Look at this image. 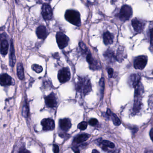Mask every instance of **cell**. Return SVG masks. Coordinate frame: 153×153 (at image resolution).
<instances>
[{
  "mask_svg": "<svg viewBox=\"0 0 153 153\" xmlns=\"http://www.w3.org/2000/svg\"><path fill=\"white\" fill-rule=\"evenodd\" d=\"M140 78L138 75L136 74H131L129 77L128 84L131 88H135L140 84Z\"/></svg>",
  "mask_w": 153,
  "mask_h": 153,
  "instance_id": "7c38bea8",
  "label": "cell"
},
{
  "mask_svg": "<svg viewBox=\"0 0 153 153\" xmlns=\"http://www.w3.org/2000/svg\"><path fill=\"white\" fill-rule=\"evenodd\" d=\"M149 136H150V137L151 138V140L153 142V128H152L150 130V132H149Z\"/></svg>",
  "mask_w": 153,
  "mask_h": 153,
  "instance_id": "e575fe53",
  "label": "cell"
},
{
  "mask_svg": "<svg viewBox=\"0 0 153 153\" xmlns=\"http://www.w3.org/2000/svg\"><path fill=\"white\" fill-rule=\"evenodd\" d=\"M104 57L105 59L110 63H113L116 59V56L114 55V53L112 50L108 49L104 53Z\"/></svg>",
  "mask_w": 153,
  "mask_h": 153,
  "instance_id": "d6986e66",
  "label": "cell"
},
{
  "mask_svg": "<svg viewBox=\"0 0 153 153\" xmlns=\"http://www.w3.org/2000/svg\"><path fill=\"white\" fill-rule=\"evenodd\" d=\"M36 34L38 38L45 40L48 36L47 29L45 26L41 25L38 27L36 30Z\"/></svg>",
  "mask_w": 153,
  "mask_h": 153,
  "instance_id": "9a60e30c",
  "label": "cell"
},
{
  "mask_svg": "<svg viewBox=\"0 0 153 153\" xmlns=\"http://www.w3.org/2000/svg\"><path fill=\"white\" fill-rule=\"evenodd\" d=\"M147 57L144 55L138 56L134 61V67L136 69L142 70L145 68L147 63Z\"/></svg>",
  "mask_w": 153,
  "mask_h": 153,
  "instance_id": "8992f818",
  "label": "cell"
},
{
  "mask_svg": "<svg viewBox=\"0 0 153 153\" xmlns=\"http://www.w3.org/2000/svg\"><path fill=\"white\" fill-rule=\"evenodd\" d=\"M114 36L111 33L108 31H106L104 33L103 39V42L105 45H108L112 44L113 43Z\"/></svg>",
  "mask_w": 153,
  "mask_h": 153,
  "instance_id": "ac0fdd59",
  "label": "cell"
},
{
  "mask_svg": "<svg viewBox=\"0 0 153 153\" xmlns=\"http://www.w3.org/2000/svg\"><path fill=\"white\" fill-rule=\"evenodd\" d=\"M9 43L7 40L3 39L1 42V53L3 56H6L7 53L9 49Z\"/></svg>",
  "mask_w": 153,
  "mask_h": 153,
  "instance_id": "ffe728a7",
  "label": "cell"
},
{
  "mask_svg": "<svg viewBox=\"0 0 153 153\" xmlns=\"http://www.w3.org/2000/svg\"><path fill=\"white\" fill-rule=\"evenodd\" d=\"M87 61L88 62L90 66V69L92 70L98 69L100 68V66L98 65V62L92 57L90 52L87 54Z\"/></svg>",
  "mask_w": 153,
  "mask_h": 153,
  "instance_id": "2e32d148",
  "label": "cell"
},
{
  "mask_svg": "<svg viewBox=\"0 0 153 153\" xmlns=\"http://www.w3.org/2000/svg\"><path fill=\"white\" fill-rule=\"evenodd\" d=\"M99 85L100 88V93H101V97L102 98L103 96L104 90L105 88V80L103 77H102L100 79Z\"/></svg>",
  "mask_w": 153,
  "mask_h": 153,
  "instance_id": "4316f807",
  "label": "cell"
},
{
  "mask_svg": "<svg viewBox=\"0 0 153 153\" xmlns=\"http://www.w3.org/2000/svg\"><path fill=\"white\" fill-rule=\"evenodd\" d=\"M111 119L112 120L113 123L115 126H119L121 124L120 120L118 116L115 114L112 113Z\"/></svg>",
  "mask_w": 153,
  "mask_h": 153,
  "instance_id": "484cf974",
  "label": "cell"
},
{
  "mask_svg": "<svg viewBox=\"0 0 153 153\" xmlns=\"http://www.w3.org/2000/svg\"><path fill=\"white\" fill-rule=\"evenodd\" d=\"M28 113H29V107H28V105H27V103L25 101V103H24L23 109H22V115H23L24 117L27 118L28 116Z\"/></svg>",
  "mask_w": 153,
  "mask_h": 153,
  "instance_id": "d4e9b609",
  "label": "cell"
},
{
  "mask_svg": "<svg viewBox=\"0 0 153 153\" xmlns=\"http://www.w3.org/2000/svg\"><path fill=\"white\" fill-rule=\"evenodd\" d=\"M132 13V8L128 5H124L121 8L120 13L118 14V17L122 21L125 22L131 18Z\"/></svg>",
  "mask_w": 153,
  "mask_h": 153,
  "instance_id": "277c9868",
  "label": "cell"
},
{
  "mask_svg": "<svg viewBox=\"0 0 153 153\" xmlns=\"http://www.w3.org/2000/svg\"><path fill=\"white\" fill-rule=\"evenodd\" d=\"M53 151L54 153H59V146L56 144H54L53 145Z\"/></svg>",
  "mask_w": 153,
  "mask_h": 153,
  "instance_id": "d6a6232c",
  "label": "cell"
},
{
  "mask_svg": "<svg viewBox=\"0 0 153 153\" xmlns=\"http://www.w3.org/2000/svg\"><path fill=\"white\" fill-rule=\"evenodd\" d=\"M10 65L12 68L15 66L16 62V55H15V49L12 40L10 41Z\"/></svg>",
  "mask_w": 153,
  "mask_h": 153,
  "instance_id": "e0dca14e",
  "label": "cell"
},
{
  "mask_svg": "<svg viewBox=\"0 0 153 153\" xmlns=\"http://www.w3.org/2000/svg\"><path fill=\"white\" fill-rule=\"evenodd\" d=\"M100 146L104 151H107L108 148L113 149L114 147V144L111 141L107 140H103L100 142Z\"/></svg>",
  "mask_w": 153,
  "mask_h": 153,
  "instance_id": "44dd1931",
  "label": "cell"
},
{
  "mask_svg": "<svg viewBox=\"0 0 153 153\" xmlns=\"http://www.w3.org/2000/svg\"><path fill=\"white\" fill-rule=\"evenodd\" d=\"M32 69L37 73H41L43 71L42 67L40 66V65H37V64L33 65L32 66Z\"/></svg>",
  "mask_w": 153,
  "mask_h": 153,
  "instance_id": "f1b7e54d",
  "label": "cell"
},
{
  "mask_svg": "<svg viewBox=\"0 0 153 153\" xmlns=\"http://www.w3.org/2000/svg\"><path fill=\"white\" fill-rule=\"evenodd\" d=\"M79 47H80L81 51H82L84 53H86V54H87L88 53H89L88 49L85 45L83 42H79Z\"/></svg>",
  "mask_w": 153,
  "mask_h": 153,
  "instance_id": "83f0119b",
  "label": "cell"
},
{
  "mask_svg": "<svg viewBox=\"0 0 153 153\" xmlns=\"http://www.w3.org/2000/svg\"><path fill=\"white\" fill-rule=\"evenodd\" d=\"M56 39L58 46L59 49H64L68 45L69 39L62 32H58L57 33Z\"/></svg>",
  "mask_w": 153,
  "mask_h": 153,
  "instance_id": "5b68a950",
  "label": "cell"
},
{
  "mask_svg": "<svg viewBox=\"0 0 153 153\" xmlns=\"http://www.w3.org/2000/svg\"><path fill=\"white\" fill-rule=\"evenodd\" d=\"M92 152H93V153H99V151H97L96 149H94L93 151H92Z\"/></svg>",
  "mask_w": 153,
  "mask_h": 153,
  "instance_id": "74e56055",
  "label": "cell"
},
{
  "mask_svg": "<svg viewBox=\"0 0 153 153\" xmlns=\"http://www.w3.org/2000/svg\"><path fill=\"white\" fill-rule=\"evenodd\" d=\"M98 123V120L96 119L93 118L90 119L89 121V124L92 126H95Z\"/></svg>",
  "mask_w": 153,
  "mask_h": 153,
  "instance_id": "4dcf8cb0",
  "label": "cell"
},
{
  "mask_svg": "<svg viewBox=\"0 0 153 153\" xmlns=\"http://www.w3.org/2000/svg\"><path fill=\"white\" fill-rule=\"evenodd\" d=\"M88 123L86 122L83 121L78 125V128L80 130H85L87 128Z\"/></svg>",
  "mask_w": 153,
  "mask_h": 153,
  "instance_id": "f546056e",
  "label": "cell"
},
{
  "mask_svg": "<svg viewBox=\"0 0 153 153\" xmlns=\"http://www.w3.org/2000/svg\"><path fill=\"white\" fill-rule=\"evenodd\" d=\"M76 89L77 92L81 93L84 95L88 94L92 90L90 79L85 77L79 78L78 81L76 84Z\"/></svg>",
  "mask_w": 153,
  "mask_h": 153,
  "instance_id": "6da1fadb",
  "label": "cell"
},
{
  "mask_svg": "<svg viewBox=\"0 0 153 153\" xmlns=\"http://www.w3.org/2000/svg\"><path fill=\"white\" fill-rule=\"evenodd\" d=\"M90 136L87 134H82L76 136L74 140V143L80 144L88 139Z\"/></svg>",
  "mask_w": 153,
  "mask_h": 153,
  "instance_id": "7402d4cb",
  "label": "cell"
},
{
  "mask_svg": "<svg viewBox=\"0 0 153 153\" xmlns=\"http://www.w3.org/2000/svg\"><path fill=\"white\" fill-rule=\"evenodd\" d=\"M107 72H108V75H109V76L110 77H111L112 76L113 74V69L111 68H109L107 70Z\"/></svg>",
  "mask_w": 153,
  "mask_h": 153,
  "instance_id": "836d02e7",
  "label": "cell"
},
{
  "mask_svg": "<svg viewBox=\"0 0 153 153\" xmlns=\"http://www.w3.org/2000/svg\"><path fill=\"white\" fill-rule=\"evenodd\" d=\"M42 14L45 20H50L52 19L53 10L51 7L47 3L43 4L42 9Z\"/></svg>",
  "mask_w": 153,
  "mask_h": 153,
  "instance_id": "ba28073f",
  "label": "cell"
},
{
  "mask_svg": "<svg viewBox=\"0 0 153 153\" xmlns=\"http://www.w3.org/2000/svg\"><path fill=\"white\" fill-rule=\"evenodd\" d=\"M19 152V153H25V152H29V151L27 150L25 148H22V149H20Z\"/></svg>",
  "mask_w": 153,
  "mask_h": 153,
  "instance_id": "d590c367",
  "label": "cell"
},
{
  "mask_svg": "<svg viewBox=\"0 0 153 153\" xmlns=\"http://www.w3.org/2000/svg\"><path fill=\"white\" fill-rule=\"evenodd\" d=\"M45 1H47V2H50L51 0H44Z\"/></svg>",
  "mask_w": 153,
  "mask_h": 153,
  "instance_id": "f35d334b",
  "label": "cell"
},
{
  "mask_svg": "<svg viewBox=\"0 0 153 153\" xmlns=\"http://www.w3.org/2000/svg\"><path fill=\"white\" fill-rule=\"evenodd\" d=\"M46 106L50 108L56 107L57 105V98L53 93H51L45 98Z\"/></svg>",
  "mask_w": 153,
  "mask_h": 153,
  "instance_id": "8fae6325",
  "label": "cell"
},
{
  "mask_svg": "<svg viewBox=\"0 0 153 153\" xmlns=\"http://www.w3.org/2000/svg\"><path fill=\"white\" fill-rule=\"evenodd\" d=\"M58 79L61 83H65L69 81L71 78V72L68 68H64L59 71Z\"/></svg>",
  "mask_w": 153,
  "mask_h": 153,
  "instance_id": "52a82bcc",
  "label": "cell"
},
{
  "mask_svg": "<svg viewBox=\"0 0 153 153\" xmlns=\"http://www.w3.org/2000/svg\"><path fill=\"white\" fill-rule=\"evenodd\" d=\"M135 100L133 110L134 113H137L141 108V96L143 93V88L141 84H140L135 88Z\"/></svg>",
  "mask_w": 153,
  "mask_h": 153,
  "instance_id": "3957f363",
  "label": "cell"
},
{
  "mask_svg": "<svg viewBox=\"0 0 153 153\" xmlns=\"http://www.w3.org/2000/svg\"><path fill=\"white\" fill-rule=\"evenodd\" d=\"M17 73L19 78L21 80H23L25 78V73H24V67L22 63H19L17 67Z\"/></svg>",
  "mask_w": 153,
  "mask_h": 153,
  "instance_id": "603a6c76",
  "label": "cell"
},
{
  "mask_svg": "<svg viewBox=\"0 0 153 153\" xmlns=\"http://www.w3.org/2000/svg\"><path fill=\"white\" fill-rule=\"evenodd\" d=\"M60 128L64 131H67L71 128V123L69 119H61L59 122Z\"/></svg>",
  "mask_w": 153,
  "mask_h": 153,
  "instance_id": "5bb4252c",
  "label": "cell"
},
{
  "mask_svg": "<svg viewBox=\"0 0 153 153\" xmlns=\"http://www.w3.org/2000/svg\"><path fill=\"white\" fill-rule=\"evenodd\" d=\"M41 124L44 131H51L55 128L54 121L51 119H43L41 122Z\"/></svg>",
  "mask_w": 153,
  "mask_h": 153,
  "instance_id": "30bf717a",
  "label": "cell"
},
{
  "mask_svg": "<svg viewBox=\"0 0 153 153\" xmlns=\"http://www.w3.org/2000/svg\"><path fill=\"white\" fill-rule=\"evenodd\" d=\"M0 83L1 86L10 85L14 84L12 78L6 73L1 74V76Z\"/></svg>",
  "mask_w": 153,
  "mask_h": 153,
  "instance_id": "4fadbf2b",
  "label": "cell"
},
{
  "mask_svg": "<svg viewBox=\"0 0 153 153\" xmlns=\"http://www.w3.org/2000/svg\"><path fill=\"white\" fill-rule=\"evenodd\" d=\"M16 2L17 3L18 1H19V0H16Z\"/></svg>",
  "mask_w": 153,
  "mask_h": 153,
  "instance_id": "ab89813d",
  "label": "cell"
},
{
  "mask_svg": "<svg viewBox=\"0 0 153 153\" xmlns=\"http://www.w3.org/2000/svg\"><path fill=\"white\" fill-rule=\"evenodd\" d=\"M72 149L75 152H79V150L77 148H72Z\"/></svg>",
  "mask_w": 153,
  "mask_h": 153,
  "instance_id": "8d00e7d4",
  "label": "cell"
},
{
  "mask_svg": "<svg viewBox=\"0 0 153 153\" xmlns=\"http://www.w3.org/2000/svg\"><path fill=\"white\" fill-rule=\"evenodd\" d=\"M149 35H150V42L151 47L153 48V27L149 30Z\"/></svg>",
  "mask_w": 153,
  "mask_h": 153,
  "instance_id": "1f68e13d",
  "label": "cell"
},
{
  "mask_svg": "<svg viewBox=\"0 0 153 153\" xmlns=\"http://www.w3.org/2000/svg\"><path fill=\"white\" fill-rule=\"evenodd\" d=\"M125 54H124V49L123 48H120L117 51L116 56V59L119 62H121L124 59Z\"/></svg>",
  "mask_w": 153,
  "mask_h": 153,
  "instance_id": "cb8c5ba5",
  "label": "cell"
},
{
  "mask_svg": "<svg viewBox=\"0 0 153 153\" xmlns=\"http://www.w3.org/2000/svg\"><path fill=\"white\" fill-rule=\"evenodd\" d=\"M65 18L70 23L79 27L81 25L80 15L79 12L73 10H68L65 12Z\"/></svg>",
  "mask_w": 153,
  "mask_h": 153,
  "instance_id": "7a4b0ae2",
  "label": "cell"
},
{
  "mask_svg": "<svg viewBox=\"0 0 153 153\" xmlns=\"http://www.w3.org/2000/svg\"><path fill=\"white\" fill-rule=\"evenodd\" d=\"M131 25L135 32L140 33L143 32L145 24L144 22L137 19H134L131 21Z\"/></svg>",
  "mask_w": 153,
  "mask_h": 153,
  "instance_id": "9c48e42d",
  "label": "cell"
}]
</instances>
